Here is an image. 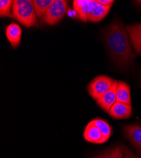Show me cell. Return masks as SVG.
I'll use <instances>...</instances> for the list:
<instances>
[{"mask_svg": "<svg viewBox=\"0 0 141 158\" xmlns=\"http://www.w3.org/2000/svg\"><path fill=\"white\" fill-rule=\"evenodd\" d=\"M114 82V79L107 76H98L88 85L89 93L97 101L111 88Z\"/></svg>", "mask_w": 141, "mask_h": 158, "instance_id": "cell-3", "label": "cell"}, {"mask_svg": "<svg viewBox=\"0 0 141 158\" xmlns=\"http://www.w3.org/2000/svg\"><path fill=\"white\" fill-rule=\"evenodd\" d=\"M126 139L132 144L137 153L141 156V125H130L123 127Z\"/></svg>", "mask_w": 141, "mask_h": 158, "instance_id": "cell-5", "label": "cell"}, {"mask_svg": "<svg viewBox=\"0 0 141 158\" xmlns=\"http://www.w3.org/2000/svg\"><path fill=\"white\" fill-rule=\"evenodd\" d=\"M118 81H114L111 88L107 93L97 101L99 106L106 112L109 113L113 105L117 102V89Z\"/></svg>", "mask_w": 141, "mask_h": 158, "instance_id": "cell-6", "label": "cell"}, {"mask_svg": "<svg viewBox=\"0 0 141 158\" xmlns=\"http://www.w3.org/2000/svg\"><path fill=\"white\" fill-rule=\"evenodd\" d=\"M12 15L13 18L27 28L37 23V15L33 2L31 0L13 1Z\"/></svg>", "mask_w": 141, "mask_h": 158, "instance_id": "cell-2", "label": "cell"}, {"mask_svg": "<svg viewBox=\"0 0 141 158\" xmlns=\"http://www.w3.org/2000/svg\"><path fill=\"white\" fill-rule=\"evenodd\" d=\"M111 6L102 5L95 1L94 6L89 13L87 20L91 22H98L103 19L109 13Z\"/></svg>", "mask_w": 141, "mask_h": 158, "instance_id": "cell-12", "label": "cell"}, {"mask_svg": "<svg viewBox=\"0 0 141 158\" xmlns=\"http://www.w3.org/2000/svg\"><path fill=\"white\" fill-rule=\"evenodd\" d=\"M68 9V3L64 0H55L48 10L44 17L46 23L53 25L59 22Z\"/></svg>", "mask_w": 141, "mask_h": 158, "instance_id": "cell-4", "label": "cell"}, {"mask_svg": "<svg viewBox=\"0 0 141 158\" xmlns=\"http://www.w3.org/2000/svg\"><path fill=\"white\" fill-rule=\"evenodd\" d=\"M126 29L136 54L141 55V22L127 25Z\"/></svg>", "mask_w": 141, "mask_h": 158, "instance_id": "cell-9", "label": "cell"}, {"mask_svg": "<svg viewBox=\"0 0 141 158\" xmlns=\"http://www.w3.org/2000/svg\"><path fill=\"white\" fill-rule=\"evenodd\" d=\"M93 123L101 130L102 135H103L106 141L109 139L110 136L111 135V127L109 125V124L103 120L101 119H96L92 120Z\"/></svg>", "mask_w": 141, "mask_h": 158, "instance_id": "cell-16", "label": "cell"}, {"mask_svg": "<svg viewBox=\"0 0 141 158\" xmlns=\"http://www.w3.org/2000/svg\"><path fill=\"white\" fill-rule=\"evenodd\" d=\"M6 35L11 47L17 48L20 43L22 29L17 23L13 22L6 27Z\"/></svg>", "mask_w": 141, "mask_h": 158, "instance_id": "cell-11", "label": "cell"}, {"mask_svg": "<svg viewBox=\"0 0 141 158\" xmlns=\"http://www.w3.org/2000/svg\"><path fill=\"white\" fill-rule=\"evenodd\" d=\"M32 2L36 14L41 20L44 17L48 10L54 2L53 0H34Z\"/></svg>", "mask_w": 141, "mask_h": 158, "instance_id": "cell-15", "label": "cell"}, {"mask_svg": "<svg viewBox=\"0 0 141 158\" xmlns=\"http://www.w3.org/2000/svg\"><path fill=\"white\" fill-rule=\"evenodd\" d=\"M13 1L11 0H1L0 1V17H13L11 12V6H12Z\"/></svg>", "mask_w": 141, "mask_h": 158, "instance_id": "cell-17", "label": "cell"}, {"mask_svg": "<svg viewBox=\"0 0 141 158\" xmlns=\"http://www.w3.org/2000/svg\"><path fill=\"white\" fill-rule=\"evenodd\" d=\"M96 2L105 6H111L114 2L113 0H96Z\"/></svg>", "mask_w": 141, "mask_h": 158, "instance_id": "cell-19", "label": "cell"}, {"mask_svg": "<svg viewBox=\"0 0 141 158\" xmlns=\"http://www.w3.org/2000/svg\"><path fill=\"white\" fill-rule=\"evenodd\" d=\"M132 113V108L131 104L116 102L110 110V115L118 120L126 119L129 118Z\"/></svg>", "mask_w": 141, "mask_h": 158, "instance_id": "cell-7", "label": "cell"}, {"mask_svg": "<svg viewBox=\"0 0 141 158\" xmlns=\"http://www.w3.org/2000/svg\"><path fill=\"white\" fill-rule=\"evenodd\" d=\"M124 158H141V157L138 156L137 155L134 154L131 150L125 147Z\"/></svg>", "mask_w": 141, "mask_h": 158, "instance_id": "cell-18", "label": "cell"}, {"mask_svg": "<svg viewBox=\"0 0 141 158\" xmlns=\"http://www.w3.org/2000/svg\"><path fill=\"white\" fill-rule=\"evenodd\" d=\"M117 102L131 104L130 87L124 82L119 81L117 89Z\"/></svg>", "mask_w": 141, "mask_h": 158, "instance_id": "cell-13", "label": "cell"}, {"mask_svg": "<svg viewBox=\"0 0 141 158\" xmlns=\"http://www.w3.org/2000/svg\"><path fill=\"white\" fill-rule=\"evenodd\" d=\"M95 1L93 0H75L73 2V8L78 15L79 18L86 22L87 17L91 11Z\"/></svg>", "mask_w": 141, "mask_h": 158, "instance_id": "cell-10", "label": "cell"}, {"mask_svg": "<svg viewBox=\"0 0 141 158\" xmlns=\"http://www.w3.org/2000/svg\"><path fill=\"white\" fill-rule=\"evenodd\" d=\"M84 137L85 140L93 143H102L106 142L101 130L92 121L86 126L84 132Z\"/></svg>", "mask_w": 141, "mask_h": 158, "instance_id": "cell-8", "label": "cell"}, {"mask_svg": "<svg viewBox=\"0 0 141 158\" xmlns=\"http://www.w3.org/2000/svg\"><path fill=\"white\" fill-rule=\"evenodd\" d=\"M125 147L118 145L101 153L93 158H123Z\"/></svg>", "mask_w": 141, "mask_h": 158, "instance_id": "cell-14", "label": "cell"}, {"mask_svg": "<svg viewBox=\"0 0 141 158\" xmlns=\"http://www.w3.org/2000/svg\"><path fill=\"white\" fill-rule=\"evenodd\" d=\"M105 38L111 56L119 67L128 69L135 59L129 41V34L123 24L115 20L105 31Z\"/></svg>", "mask_w": 141, "mask_h": 158, "instance_id": "cell-1", "label": "cell"}]
</instances>
